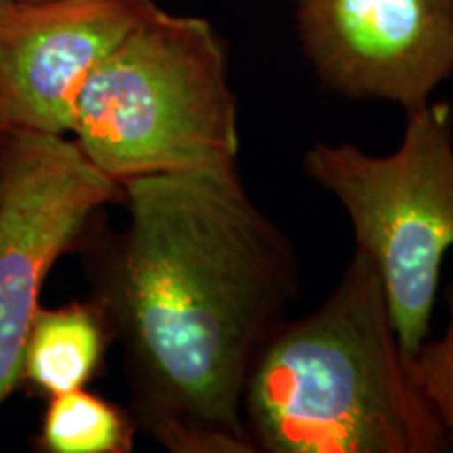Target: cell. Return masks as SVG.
Returning <instances> with one entry per match:
<instances>
[{
    "label": "cell",
    "mask_w": 453,
    "mask_h": 453,
    "mask_svg": "<svg viewBox=\"0 0 453 453\" xmlns=\"http://www.w3.org/2000/svg\"><path fill=\"white\" fill-rule=\"evenodd\" d=\"M120 189L127 225H93L81 250L137 428L170 453H254L243 390L298 298L296 248L240 170L154 174Z\"/></svg>",
    "instance_id": "cell-1"
},
{
    "label": "cell",
    "mask_w": 453,
    "mask_h": 453,
    "mask_svg": "<svg viewBox=\"0 0 453 453\" xmlns=\"http://www.w3.org/2000/svg\"><path fill=\"white\" fill-rule=\"evenodd\" d=\"M254 453H445L413 387L378 271L355 250L324 303L283 321L242 401Z\"/></svg>",
    "instance_id": "cell-2"
},
{
    "label": "cell",
    "mask_w": 453,
    "mask_h": 453,
    "mask_svg": "<svg viewBox=\"0 0 453 453\" xmlns=\"http://www.w3.org/2000/svg\"><path fill=\"white\" fill-rule=\"evenodd\" d=\"M67 137L118 185L234 173L240 110L220 34L203 17L157 7L84 82Z\"/></svg>",
    "instance_id": "cell-3"
},
{
    "label": "cell",
    "mask_w": 453,
    "mask_h": 453,
    "mask_svg": "<svg viewBox=\"0 0 453 453\" xmlns=\"http://www.w3.org/2000/svg\"><path fill=\"white\" fill-rule=\"evenodd\" d=\"M405 116L393 154L315 143L303 166L347 212L355 250L376 267L399 344L410 355L430 338L441 271L453 248V107L430 99Z\"/></svg>",
    "instance_id": "cell-4"
},
{
    "label": "cell",
    "mask_w": 453,
    "mask_h": 453,
    "mask_svg": "<svg viewBox=\"0 0 453 453\" xmlns=\"http://www.w3.org/2000/svg\"><path fill=\"white\" fill-rule=\"evenodd\" d=\"M120 197V185L67 134L0 133V403L19 387L50 269Z\"/></svg>",
    "instance_id": "cell-5"
},
{
    "label": "cell",
    "mask_w": 453,
    "mask_h": 453,
    "mask_svg": "<svg viewBox=\"0 0 453 453\" xmlns=\"http://www.w3.org/2000/svg\"><path fill=\"white\" fill-rule=\"evenodd\" d=\"M296 30L340 97L411 111L453 76V0H296Z\"/></svg>",
    "instance_id": "cell-6"
},
{
    "label": "cell",
    "mask_w": 453,
    "mask_h": 453,
    "mask_svg": "<svg viewBox=\"0 0 453 453\" xmlns=\"http://www.w3.org/2000/svg\"><path fill=\"white\" fill-rule=\"evenodd\" d=\"M157 7L156 0L19 3L0 27V133H70L84 82Z\"/></svg>",
    "instance_id": "cell-7"
},
{
    "label": "cell",
    "mask_w": 453,
    "mask_h": 453,
    "mask_svg": "<svg viewBox=\"0 0 453 453\" xmlns=\"http://www.w3.org/2000/svg\"><path fill=\"white\" fill-rule=\"evenodd\" d=\"M110 344V326L90 298L41 307L26 338L19 387L44 401L87 388L104 367Z\"/></svg>",
    "instance_id": "cell-8"
},
{
    "label": "cell",
    "mask_w": 453,
    "mask_h": 453,
    "mask_svg": "<svg viewBox=\"0 0 453 453\" xmlns=\"http://www.w3.org/2000/svg\"><path fill=\"white\" fill-rule=\"evenodd\" d=\"M137 430L133 413L78 388L47 399L34 445L42 453H130Z\"/></svg>",
    "instance_id": "cell-9"
},
{
    "label": "cell",
    "mask_w": 453,
    "mask_h": 453,
    "mask_svg": "<svg viewBox=\"0 0 453 453\" xmlns=\"http://www.w3.org/2000/svg\"><path fill=\"white\" fill-rule=\"evenodd\" d=\"M449 321L439 340H424L405 355V367L413 387L434 411L453 449V280L445 288Z\"/></svg>",
    "instance_id": "cell-10"
},
{
    "label": "cell",
    "mask_w": 453,
    "mask_h": 453,
    "mask_svg": "<svg viewBox=\"0 0 453 453\" xmlns=\"http://www.w3.org/2000/svg\"><path fill=\"white\" fill-rule=\"evenodd\" d=\"M17 9H19V3H15V0H0V27H4L13 19Z\"/></svg>",
    "instance_id": "cell-11"
},
{
    "label": "cell",
    "mask_w": 453,
    "mask_h": 453,
    "mask_svg": "<svg viewBox=\"0 0 453 453\" xmlns=\"http://www.w3.org/2000/svg\"><path fill=\"white\" fill-rule=\"evenodd\" d=\"M15 3H24V4H30V3H42V0H15Z\"/></svg>",
    "instance_id": "cell-12"
}]
</instances>
